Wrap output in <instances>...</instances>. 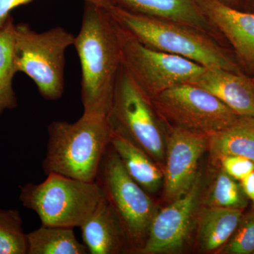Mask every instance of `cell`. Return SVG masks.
Instances as JSON below:
<instances>
[{"label":"cell","mask_w":254,"mask_h":254,"mask_svg":"<svg viewBox=\"0 0 254 254\" xmlns=\"http://www.w3.org/2000/svg\"><path fill=\"white\" fill-rule=\"evenodd\" d=\"M244 193L253 203L254 208V170L240 181Z\"/></svg>","instance_id":"484cf974"},{"label":"cell","mask_w":254,"mask_h":254,"mask_svg":"<svg viewBox=\"0 0 254 254\" xmlns=\"http://www.w3.org/2000/svg\"><path fill=\"white\" fill-rule=\"evenodd\" d=\"M208 148L215 163L227 155L245 157L254 162V118L240 117L227 128L209 136Z\"/></svg>","instance_id":"e0dca14e"},{"label":"cell","mask_w":254,"mask_h":254,"mask_svg":"<svg viewBox=\"0 0 254 254\" xmlns=\"http://www.w3.org/2000/svg\"><path fill=\"white\" fill-rule=\"evenodd\" d=\"M117 25L122 65L150 99L177 85L190 83L206 68L191 60L145 46Z\"/></svg>","instance_id":"ba28073f"},{"label":"cell","mask_w":254,"mask_h":254,"mask_svg":"<svg viewBox=\"0 0 254 254\" xmlns=\"http://www.w3.org/2000/svg\"><path fill=\"white\" fill-rule=\"evenodd\" d=\"M244 4L249 5V6H252V7L254 8V0H245V3H244Z\"/></svg>","instance_id":"83f0119b"},{"label":"cell","mask_w":254,"mask_h":254,"mask_svg":"<svg viewBox=\"0 0 254 254\" xmlns=\"http://www.w3.org/2000/svg\"><path fill=\"white\" fill-rule=\"evenodd\" d=\"M253 80H254V79H253Z\"/></svg>","instance_id":"f1b7e54d"},{"label":"cell","mask_w":254,"mask_h":254,"mask_svg":"<svg viewBox=\"0 0 254 254\" xmlns=\"http://www.w3.org/2000/svg\"><path fill=\"white\" fill-rule=\"evenodd\" d=\"M202 14L221 32L239 59L254 68V13L245 12L220 0H196Z\"/></svg>","instance_id":"7c38bea8"},{"label":"cell","mask_w":254,"mask_h":254,"mask_svg":"<svg viewBox=\"0 0 254 254\" xmlns=\"http://www.w3.org/2000/svg\"><path fill=\"white\" fill-rule=\"evenodd\" d=\"M73 228L46 226L26 234L27 254H87L84 244L78 242Z\"/></svg>","instance_id":"d6986e66"},{"label":"cell","mask_w":254,"mask_h":254,"mask_svg":"<svg viewBox=\"0 0 254 254\" xmlns=\"http://www.w3.org/2000/svg\"><path fill=\"white\" fill-rule=\"evenodd\" d=\"M73 46L81 63L83 115L107 118L122 63L118 25L106 8L85 1Z\"/></svg>","instance_id":"6da1fadb"},{"label":"cell","mask_w":254,"mask_h":254,"mask_svg":"<svg viewBox=\"0 0 254 254\" xmlns=\"http://www.w3.org/2000/svg\"><path fill=\"white\" fill-rule=\"evenodd\" d=\"M113 4L137 14L184 23L213 34V27L202 14L196 0H110Z\"/></svg>","instance_id":"9a60e30c"},{"label":"cell","mask_w":254,"mask_h":254,"mask_svg":"<svg viewBox=\"0 0 254 254\" xmlns=\"http://www.w3.org/2000/svg\"><path fill=\"white\" fill-rule=\"evenodd\" d=\"M160 120L177 127L210 136L240 118L209 92L190 83H182L150 99Z\"/></svg>","instance_id":"9c48e42d"},{"label":"cell","mask_w":254,"mask_h":254,"mask_svg":"<svg viewBox=\"0 0 254 254\" xmlns=\"http://www.w3.org/2000/svg\"><path fill=\"white\" fill-rule=\"evenodd\" d=\"M95 182L120 219L131 250L139 252L156 210L147 192L127 173L111 144Z\"/></svg>","instance_id":"8992f818"},{"label":"cell","mask_w":254,"mask_h":254,"mask_svg":"<svg viewBox=\"0 0 254 254\" xmlns=\"http://www.w3.org/2000/svg\"><path fill=\"white\" fill-rule=\"evenodd\" d=\"M110 144L127 173L146 192L155 193L163 180V173L144 150L118 133L112 132Z\"/></svg>","instance_id":"2e32d148"},{"label":"cell","mask_w":254,"mask_h":254,"mask_svg":"<svg viewBox=\"0 0 254 254\" xmlns=\"http://www.w3.org/2000/svg\"><path fill=\"white\" fill-rule=\"evenodd\" d=\"M14 34L15 23L11 16L0 30V115L18 105L13 88V78L17 72L14 64Z\"/></svg>","instance_id":"ffe728a7"},{"label":"cell","mask_w":254,"mask_h":254,"mask_svg":"<svg viewBox=\"0 0 254 254\" xmlns=\"http://www.w3.org/2000/svg\"><path fill=\"white\" fill-rule=\"evenodd\" d=\"M112 132L144 150L155 163L165 160L164 139L158 117L150 98L120 66L108 115Z\"/></svg>","instance_id":"52a82bcc"},{"label":"cell","mask_w":254,"mask_h":254,"mask_svg":"<svg viewBox=\"0 0 254 254\" xmlns=\"http://www.w3.org/2000/svg\"><path fill=\"white\" fill-rule=\"evenodd\" d=\"M222 170L237 181H241L254 170V162L245 157L227 155L219 160Z\"/></svg>","instance_id":"cb8c5ba5"},{"label":"cell","mask_w":254,"mask_h":254,"mask_svg":"<svg viewBox=\"0 0 254 254\" xmlns=\"http://www.w3.org/2000/svg\"><path fill=\"white\" fill-rule=\"evenodd\" d=\"M248 198L246 196L240 183L221 170L210 193L207 204L208 206L223 207L243 210L247 207Z\"/></svg>","instance_id":"7402d4cb"},{"label":"cell","mask_w":254,"mask_h":254,"mask_svg":"<svg viewBox=\"0 0 254 254\" xmlns=\"http://www.w3.org/2000/svg\"><path fill=\"white\" fill-rule=\"evenodd\" d=\"M79 227L88 254H118L127 247L131 250L120 219L103 195L93 213Z\"/></svg>","instance_id":"5bb4252c"},{"label":"cell","mask_w":254,"mask_h":254,"mask_svg":"<svg viewBox=\"0 0 254 254\" xmlns=\"http://www.w3.org/2000/svg\"><path fill=\"white\" fill-rule=\"evenodd\" d=\"M33 0H0V30L4 27L6 21L11 16V12L15 8L21 5L28 4ZM84 1H91L100 6L108 7L111 4L110 0H83Z\"/></svg>","instance_id":"d4e9b609"},{"label":"cell","mask_w":254,"mask_h":254,"mask_svg":"<svg viewBox=\"0 0 254 254\" xmlns=\"http://www.w3.org/2000/svg\"><path fill=\"white\" fill-rule=\"evenodd\" d=\"M201 180L199 176L190 190L168 207L155 213L148 236L139 253H170L180 250L187 240L198 199Z\"/></svg>","instance_id":"8fae6325"},{"label":"cell","mask_w":254,"mask_h":254,"mask_svg":"<svg viewBox=\"0 0 254 254\" xmlns=\"http://www.w3.org/2000/svg\"><path fill=\"white\" fill-rule=\"evenodd\" d=\"M106 9L115 22L145 46L191 60L206 68L240 73L236 64L204 32L176 21L131 12L113 4Z\"/></svg>","instance_id":"3957f363"},{"label":"cell","mask_w":254,"mask_h":254,"mask_svg":"<svg viewBox=\"0 0 254 254\" xmlns=\"http://www.w3.org/2000/svg\"><path fill=\"white\" fill-rule=\"evenodd\" d=\"M220 1L235 8H238L239 6L245 3V0H220Z\"/></svg>","instance_id":"4316f807"},{"label":"cell","mask_w":254,"mask_h":254,"mask_svg":"<svg viewBox=\"0 0 254 254\" xmlns=\"http://www.w3.org/2000/svg\"><path fill=\"white\" fill-rule=\"evenodd\" d=\"M208 138L202 133L168 127L163 179L165 198L170 203L187 193L194 183L198 162L208 148Z\"/></svg>","instance_id":"30bf717a"},{"label":"cell","mask_w":254,"mask_h":254,"mask_svg":"<svg viewBox=\"0 0 254 254\" xmlns=\"http://www.w3.org/2000/svg\"><path fill=\"white\" fill-rule=\"evenodd\" d=\"M74 38L60 26L38 33L28 23L15 24V68L34 81L46 100L55 101L63 96L65 52L73 46Z\"/></svg>","instance_id":"5b68a950"},{"label":"cell","mask_w":254,"mask_h":254,"mask_svg":"<svg viewBox=\"0 0 254 254\" xmlns=\"http://www.w3.org/2000/svg\"><path fill=\"white\" fill-rule=\"evenodd\" d=\"M221 252L228 254H254V209L242 215L236 230Z\"/></svg>","instance_id":"603a6c76"},{"label":"cell","mask_w":254,"mask_h":254,"mask_svg":"<svg viewBox=\"0 0 254 254\" xmlns=\"http://www.w3.org/2000/svg\"><path fill=\"white\" fill-rule=\"evenodd\" d=\"M243 210L208 206L200 217L198 240L205 252H213L223 247L236 230Z\"/></svg>","instance_id":"ac0fdd59"},{"label":"cell","mask_w":254,"mask_h":254,"mask_svg":"<svg viewBox=\"0 0 254 254\" xmlns=\"http://www.w3.org/2000/svg\"><path fill=\"white\" fill-rule=\"evenodd\" d=\"M48 141L43 171L81 181L95 182L110 144L108 118L82 115L73 123L54 121L48 127Z\"/></svg>","instance_id":"7a4b0ae2"},{"label":"cell","mask_w":254,"mask_h":254,"mask_svg":"<svg viewBox=\"0 0 254 254\" xmlns=\"http://www.w3.org/2000/svg\"><path fill=\"white\" fill-rule=\"evenodd\" d=\"M188 83L211 93L239 116L254 118V81L240 72L205 68Z\"/></svg>","instance_id":"4fadbf2b"},{"label":"cell","mask_w":254,"mask_h":254,"mask_svg":"<svg viewBox=\"0 0 254 254\" xmlns=\"http://www.w3.org/2000/svg\"><path fill=\"white\" fill-rule=\"evenodd\" d=\"M95 182L48 174L44 182L20 187L23 206L36 212L46 226L80 227L91 215L101 198Z\"/></svg>","instance_id":"277c9868"},{"label":"cell","mask_w":254,"mask_h":254,"mask_svg":"<svg viewBox=\"0 0 254 254\" xmlns=\"http://www.w3.org/2000/svg\"><path fill=\"white\" fill-rule=\"evenodd\" d=\"M18 210L0 208V254H27V237Z\"/></svg>","instance_id":"44dd1931"}]
</instances>
